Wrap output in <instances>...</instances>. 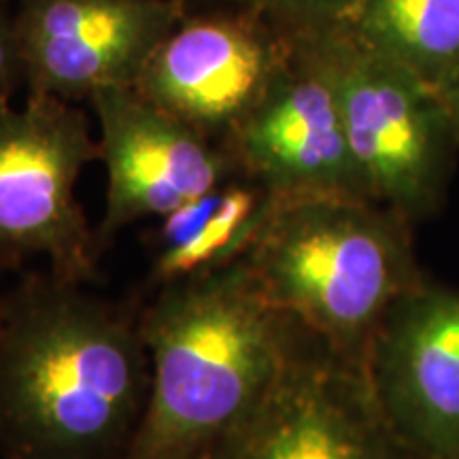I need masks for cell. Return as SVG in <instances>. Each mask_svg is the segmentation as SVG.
Here are the masks:
<instances>
[{
    "mask_svg": "<svg viewBox=\"0 0 459 459\" xmlns=\"http://www.w3.org/2000/svg\"><path fill=\"white\" fill-rule=\"evenodd\" d=\"M198 459H421L389 426L364 366L300 330L260 400Z\"/></svg>",
    "mask_w": 459,
    "mask_h": 459,
    "instance_id": "cell-6",
    "label": "cell"
},
{
    "mask_svg": "<svg viewBox=\"0 0 459 459\" xmlns=\"http://www.w3.org/2000/svg\"><path fill=\"white\" fill-rule=\"evenodd\" d=\"M3 304H4V296L0 294V321H3Z\"/></svg>",
    "mask_w": 459,
    "mask_h": 459,
    "instance_id": "cell-17",
    "label": "cell"
},
{
    "mask_svg": "<svg viewBox=\"0 0 459 459\" xmlns=\"http://www.w3.org/2000/svg\"><path fill=\"white\" fill-rule=\"evenodd\" d=\"M412 226L368 198H274L245 262L274 307L364 366L389 308L426 279Z\"/></svg>",
    "mask_w": 459,
    "mask_h": 459,
    "instance_id": "cell-3",
    "label": "cell"
},
{
    "mask_svg": "<svg viewBox=\"0 0 459 459\" xmlns=\"http://www.w3.org/2000/svg\"><path fill=\"white\" fill-rule=\"evenodd\" d=\"M291 34L257 11H187L153 49L134 88L223 145L290 51Z\"/></svg>",
    "mask_w": 459,
    "mask_h": 459,
    "instance_id": "cell-8",
    "label": "cell"
},
{
    "mask_svg": "<svg viewBox=\"0 0 459 459\" xmlns=\"http://www.w3.org/2000/svg\"><path fill=\"white\" fill-rule=\"evenodd\" d=\"M400 440L421 459H459V287L423 279L389 308L364 361Z\"/></svg>",
    "mask_w": 459,
    "mask_h": 459,
    "instance_id": "cell-10",
    "label": "cell"
},
{
    "mask_svg": "<svg viewBox=\"0 0 459 459\" xmlns=\"http://www.w3.org/2000/svg\"><path fill=\"white\" fill-rule=\"evenodd\" d=\"M26 83V65L17 32L15 11L9 0H0V111L11 107V99Z\"/></svg>",
    "mask_w": 459,
    "mask_h": 459,
    "instance_id": "cell-15",
    "label": "cell"
},
{
    "mask_svg": "<svg viewBox=\"0 0 459 459\" xmlns=\"http://www.w3.org/2000/svg\"><path fill=\"white\" fill-rule=\"evenodd\" d=\"M149 392L122 459H198L271 385L302 325L243 260L160 287L141 313Z\"/></svg>",
    "mask_w": 459,
    "mask_h": 459,
    "instance_id": "cell-2",
    "label": "cell"
},
{
    "mask_svg": "<svg viewBox=\"0 0 459 459\" xmlns=\"http://www.w3.org/2000/svg\"><path fill=\"white\" fill-rule=\"evenodd\" d=\"M99 158L107 169L96 243L143 220H162L240 172L230 152L147 100L134 85L96 91Z\"/></svg>",
    "mask_w": 459,
    "mask_h": 459,
    "instance_id": "cell-9",
    "label": "cell"
},
{
    "mask_svg": "<svg viewBox=\"0 0 459 459\" xmlns=\"http://www.w3.org/2000/svg\"><path fill=\"white\" fill-rule=\"evenodd\" d=\"M187 13L186 0H20L28 94L90 102L128 88Z\"/></svg>",
    "mask_w": 459,
    "mask_h": 459,
    "instance_id": "cell-11",
    "label": "cell"
},
{
    "mask_svg": "<svg viewBox=\"0 0 459 459\" xmlns=\"http://www.w3.org/2000/svg\"><path fill=\"white\" fill-rule=\"evenodd\" d=\"M187 11L240 9L257 11L287 32L342 24L358 0H186Z\"/></svg>",
    "mask_w": 459,
    "mask_h": 459,
    "instance_id": "cell-14",
    "label": "cell"
},
{
    "mask_svg": "<svg viewBox=\"0 0 459 459\" xmlns=\"http://www.w3.org/2000/svg\"><path fill=\"white\" fill-rule=\"evenodd\" d=\"M149 392L139 319L48 271L4 294L0 455L122 459Z\"/></svg>",
    "mask_w": 459,
    "mask_h": 459,
    "instance_id": "cell-1",
    "label": "cell"
},
{
    "mask_svg": "<svg viewBox=\"0 0 459 459\" xmlns=\"http://www.w3.org/2000/svg\"><path fill=\"white\" fill-rule=\"evenodd\" d=\"M342 24L438 90L459 62V0H358Z\"/></svg>",
    "mask_w": 459,
    "mask_h": 459,
    "instance_id": "cell-13",
    "label": "cell"
},
{
    "mask_svg": "<svg viewBox=\"0 0 459 459\" xmlns=\"http://www.w3.org/2000/svg\"><path fill=\"white\" fill-rule=\"evenodd\" d=\"M99 143L85 111L49 94H28L0 111V268L45 257L49 271L85 281L94 273L96 234L77 183Z\"/></svg>",
    "mask_w": 459,
    "mask_h": 459,
    "instance_id": "cell-5",
    "label": "cell"
},
{
    "mask_svg": "<svg viewBox=\"0 0 459 459\" xmlns=\"http://www.w3.org/2000/svg\"><path fill=\"white\" fill-rule=\"evenodd\" d=\"M443 94H445L446 102H449L451 111H453V115H455L457 126H459V62H457V66L453 68L451 77L446 79V83H445V88H443Z\"/></svg>",
    "mask_w": 459,
    "mask_h": 459,
    "instance_id": "cell-16",
    "label": "cell"
},
{
    "mask_svg": "<svg viewBox=\"0 0 459 459\" xmlns=\"http://www.w3.org/2000/svg\"><path fill=\"white\" fill-rule=\"evenodd\" d=\"M257 105L223 143L240 177L273 198H368L344 130L334 83L304 32Z\"/></svg>",
    "mask_w": 459,
    "mask_h": 459,
    "instance_id": "cell-7",
    "label": "cell"
},
{
    "mask_svg": "<svg viewBox=\"0 0 459 459\" xmlns=\"http://www.w3.org/2000/svg\"><path fill=\"white\" fill-rule=\"evenodd\" d=\"M298 32L307 34L334 83L368 196L411 223L438 213L459 149L443 90L377 54L347 24Z\"/></svg>",
    "mask_w": 459,
    "mask_h": 459,
    "instance_id": "cell-4",
    "label": "cell"
},
{
    "mask_svg": "<svg viewBox=\"0 0 459 459\" xmlns=\"http://www.w3.org/2000/svg\"><path fill=\"white\" fill-rule=\"evenodd\" d=\"M274 198L247 177H234L158 220L152 281L158 287L220 271L243 260Z\"/></svg>",
    "mask_w": 459,
    "mask_h": 459,
    "instance_id": "cell-12",
    "label": "cell"
}]
</instances>
